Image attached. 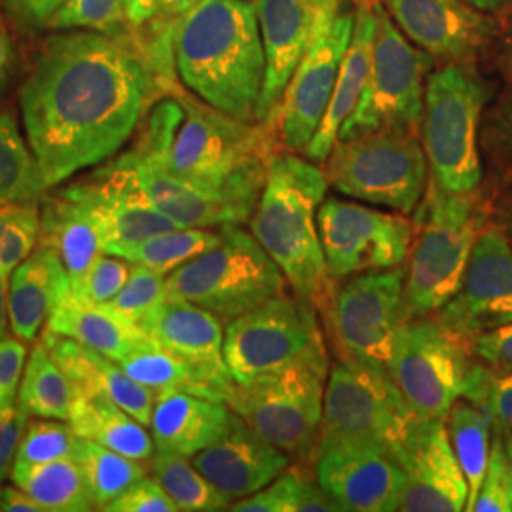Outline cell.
Segmentation results:
<instances>
[{
  "label": "cell",
  "mask_w": 512,
  "mask_h": 512,
  "mask_svg": "<svg viewBox=\"0 0 512 512\" xmlns=\"http://www.w3.org/2000/svg\"><path fill=\"white\" fill-rule=\"evenodd\" d=\"M173 50H143L122 33L52 37L19 93L29 147L48 188L114 156L158 93H173Z\"/></svg>",
  "instance_id": "6da1fadb"
},
{
  "label": "cell",
  "mask_w": 512,
  "mask_h": 512,
  "mask_svg": "<svg viewBox=\"0 0 512 512\" xmlns=\"http://www.w3.org/2000/svg\"><path fill=\"white\" fill-rule=\"evenodd\" d=\"M181 110L158 103L133 145L171 175L203 188L260 198L272 152V124L243 122L175 90Z\"/></svg>",
  "instance_id": "7a4b0ae2"
},
{
  "label": "cell",
  "mask_w": 512,
  "mask_h": 512,
  "mask_svg": "<svg viewBox=\"0 0 512 512\" xmlns=\"http://www.w3.org/2000/svg\"><path fill=\"white\" fill-rule=\"evenodd\" d=\"M173 65L200 101L258 122L266 55L253 0H203L173 31Z\"/></svg>",
  "instance_id": "3957f363"
},
{
  "label": "cell",
  "mask_w": 512,
  "mask_h": 512,
  "mask_svg": "<svg viewBox=\"0 0 512 512\" xmlns=\"http://www.w3.org/2000/svg\"><path fill=\"white\" fill-rule=\"evenodd\" d=\"M329 181L321 167L274 152L249 228L285 275L294 294L323 310L334 291L319 236L317 211Z\"/></svg>",
  "instance_id": "277c9868"
},
{
  "label": "cell",
  "mask_w": 512,
  "mask_h": 512,
  "mask_svg": "<svg viewBox=\"0 0 512 512\" xmlns=\"http://www.w3.org/2000/svg\"><path fill=\"white\" fill-rule=\"evenodd\" d=\"M414 245L404 277L406 321L442 310L458 293L488 213L475 194H452L427 184L414 211Z\"/></svg>",
  "instance_id": "5b68a950"
},
{
  "label": "cell",
  "mask_w": 512,
  "mask_h": 512,
  "mask_svg": "<svg viewBox=\"0 0 512 512\" xmlns=\"http://www.w3.org/2000/svg\"><path fill=\"white\" fill-rule=\"evenodd\" d=\"M492 86L475 63H450L429 74L421 110V145L429 179L452 194H475L482 184L478 131Z\"/></svg>",
  "instance_id": "8992f818"
},
{
  "label": "cell",
  "mask_w": 512,
  "mask_h": 512,
  "mask_svg": "<svg viewBox=\"0 0 512 512\" xmlns=\"http://www.w3.org/2000/svg\"><path fill=\"white\" fill-rule=\"evenodd\" d=\"M215 247L165 275L167 298L211 311L222 323L255 310L287 291L274 258L241 224L220 226Z\"/></svg>",
  "instance_id": "52a82bcc"
},
{
  "label": "cell",
  "mask_w": 512,
  "mask_h": 512,
  "mask_svg": "<svg viewBox=\"0 0 512 512\" xmlns=\"http://www.w3.org/2000/svg\"><path fill=\"white\" fill-rule=\"evenodd\" d=\"M327 351L232 385L226 404L260 437L296 461H315L329 378Z\"/></svg>",
  "instance_id": "ba28073f"
},
{
  "label": "cell",
  "mask_w": 512,
  "mask_h": 512,
  "mask_svg": "<svg viewBox=\"0 0 512 512\" xmlns=\"http://www.w3.org/2000/svg\"><path fill=\"white\" fill-rule=\"evenodd\" d=\"M325 175L329 186L348 198L414 215L429 184L420 131L384 128L338 139Z\"/></svg>",
  "instance_id": "9c48e42d"
},
{
  "label": "cell",
  "mask_w": 512,
  "mask_h": 512,
  "mask_svg": "<svg viewBox=\"0 0 512 512\" xmlns=\"http://www.w3.org/2000/svg\"><path fill=\"white\" fill-rule=\"evenodd\" d=\"M418 420L387 368L340 359L330 366L317 448L374 444L397 458Z\"/></svg>",
  "instance_id": "30bf717a"
},
{
  "label": "cell",
  "mask_w": 512,
  "mask_h": 512,
  "mask_svg": "<svg viewBox=\"0 0 512 512\" xmlns=\"http://www.w3.org/2000/svg\"><path fill=\"white\" fill-rule=\"evenodd\" d=\"M374 10L376 35L365 90L338 139H353L384 128L420 131L425 78L435 61L412 46L380 2L374 4Z\"/></svg>",
  "instance_id": "8fae6325"
},
{
  "label": "cell",
  "mask_w": 512,
  "mask_h": 512,
  "mask_svg": "<svg viewBox=\"0 0 512 512\" xmlns=\"http://www.w3.org/2000/svg\"><path fill=\"white\" fill-rule=\"evenodd\" d=\"M471 365V344L427 315L401 327L387 372L418 418L446 420L463 395Z\"/></svg>",
  "instance_id": "7c38bea8"
},
{
  "label": "cell",
  "mask_w": 512,
  "mask_h": 512,
  "mask_svg": "<svg viewBox=\"0 0 512 512\" xmlns=\"http://www.w3.org/2000/svg\"><path fill=\"white\" fill-rule=\"evenodd\" d=\"M327 351L317 308L298 294H279L232 319L224 330V361L236 384Z\"/></svg>",
  "instance_id": "4fadbf2b"
},
{
  "label": "cell",
  "mask_w": 512,
  "mask_h": 512,
  "mask_svg": "<svg viewBox=\"0 0 512 512\" xmlns=\"http://www.w3.org/2000/svg\"><path fill=\"white\" fill-rule=\"evenodd\" d=\"M403 264L351 275L321 310L340 359L387 368L404 317Z\"/></svg>",
  "instance_id": "5bb4252c"
},
{
  "label": "cell",
  "mask_w": 512,
  "mask_h": 512,
  "mask_svg": "<svg viewBox=\"0 0 512 512\" xmlns=\"http://www.w3.org/2000/svg\"><path fill=\"white\" fill-rule=\"evenodd\" d=\"M332 281L401 266L414 241V222L361 203L327 198L317 211Z\"/></svg>",
  "instance_id": "9a60e30c"
},
{
  "label": "cell",
  "mask_w": 512,
  "mask_h": 512,
  "mask_svg": "<svg viewBox=\"0 0 512 512\" xmlns=\"http://www.w3.org/2000/svg\"><path fill=\"white\" fill-rule=\"evenodd\" d=\"M355 12L332 0L317 23L310 48L298 63L277 107L279 139L291 152H304L319 128L348 50Z\"/></svg>",
  "instance_id": "2e32d148"
},
{
  "label": "cell",
  "mask_w": 512,
  "mask_h": 512,
  "mask_svg": "<svg viewBox=\"0 0 512 512\" xmlns=\"http://www.w3.org/2000/svg\"><path fill=\"white\" fill-rule=\"evenodd\" d=\"M435 317L469 344L512 323V245L494 222L478 234L458 293Z\"/></svg>",
  "instance_id": "e0dca14e"
},
{
  "label": "cell",
  "mask_w": 512,
  "mask_h": 512,
  "mask_svg": "<svg viewBox=\"0 0 512 512\" xmlns=\"http://www.w3.org/2000/svg\"><path fill=\"white\" fill-rule=\"evenodd\" d=\"M410 42L442 65L475 63L499 37L492 14L469 0H385Z\"/></svg>",
  "instance_id": "ac0fdd59"
},
{
  "label": "cell",
  "mask_w": 512,
  "mask_h": 512,
  "mask_svg": "<svg viewBox=\"0 0 512 512\" xmlns=\"http://www.w3.org/2000/svg\"><path fill=\"white\" fill-rule=\"evenodd\" d=\"M315 478L340 511H399L404 471L397 458L374 444H329L317 448Z\"/></svg>",
  "instance_id": "d6986e66"
},
{
  "label": "cell",
  "mask_w": 512,
  "mask_h": 512,
  "mask_svg": "<svg viewBox=\"0 0 512 512\" xmlns=\"http://www.w3.org/2000/svg\"><path fill=\"white\" fill-rule=\"evenodd\" d=\"M444 421L420 418L397 452L404 471L399 511H465L469 486Z\"/></svg>",
  "instance_id": "ffe728a7"
},
{
  "label": "cell",
  "mask_w": 512,
  "mask_h": 512,
  "mask_svg": "<svg viewBox=\"0 0 512 512\" xmlns=\"http://www.w3.org/2000/svg\"><path fill=\"white\" fill-rule=\"evenodd\" d=\"M139 327L192 366L211 399L226 403L234 380L224 361V327L215 313L186 300L165 298Z\"/></svg>",
  "instance_id": "44dd1931"
},
{
  "label": "cell",
  "mask_w": 512,
  "mask_h": 512,
  "mask_svg": "<svg viewBox=\"0 0 512 512\" xmlns=\"http://www.w3.org/2000/svg\"><path fill=\"white\" fill-rule=\"evenodd\" d=\"M266 55L258 122L272 124L294 71L310 48L319 18L332 0H253Z\"/></svg>",
  "instance_id": "7402d4cb"
},
{
  "label": "cell",
  "mask_w": 512,
  "mask_h": 512,
  "mask_svg": "<svg viewBox=\"0 0 512 512\" xmlns=\"http://www.w3.org/2000/svg\"><path fill=\"white\" fill-rule=\"evenodd\" d=\"M148 200L183 228H220L253 217L260 198L188 183L137 148L124 154Z\"/></svg>",
  "instance_id": "603a6c76"
},
{
  "label": "cell",
  "mask_w": 512,
  "mask_h": 512,
  "mask_svg": "<svg viewBox=\"0 0 512 512\" xmlns=\"http://www.w3.org/2000/svg\"><path fill=\"white\" fill-rule=\"evenodd\" d=\"M84 183L92 194L109 255L122 256L145 239L183 228L148 200L124 154Z\"/></svg>",
  "instance_id": "cb8c5ba5"
},
{
  "label": "cell",
  "mask_w": 512,
  "mask_h": 512,
  "mask_svg": "<svg viewBox=\"0 0 512 512\" xmlns=\"http://www.w3.org/2000/svg\"><path fill=\"white\" fill-rule=\"evenodd\" d=\"M40 207V239L61 258L73 296H78L93 262L105 253V236L92 194L84 181L69 184Z\"/></svg>",
  "instance_id": "d4e9b609"
},
{
  "label": "cell",
  "mask_w": 512,
  "mask_h": 512,
  "mask_svg": "<svg viewBox=\"0 0 512 512\" xmlns=\"http://www.w3.org/2000/svg\"><path fill=\"white\" fill-rule=\"evenodd\" d=\"M207 480L238 501L274 482L291 467V456L260 437L236 414L222 439L192 458Z\"/></svg>",
  "instance_id": "484cf974"
},
{
  "label": "cell",
  "mask_w": 512,
  "mask_h": 512,
  "mask_svg": "<svg viewBox=\"0 0 512 512\" xmlns=\"http://www.w3.org/2000/svg\"><path fill=\"white\" fill-rule=\"evenodd\" d=\"M42 344L48 348L55 363L67 374L78 393H99L124 408L129 416L150 427L158 395L143 384L135 382L128 372L73 338L44 330Z\"/></svg>",
  "instance_id": "4316f807"
},
{
  "label": "cell",
  "mask_w": 512,
  "mask_h": 512,
  "mask_svg": "<svg viewBox=\"0 0 512 512\" xmlns=\"http://www.w3.org/2000/svg\"><path fill=\"white\" fill-rule=\"evenodd\" d=\"M236 412L219 399L188 391H165L156 399L150 433L156 450L194 458L222 439Z\"/></svg>",
  "instance_id": "83f0119b"
},
{
  "label": "cell",
  "mask_w": 512,
  "mask_h": 512,
  "mask_svg": "<svg viewBox=\"0 0 512 512\" xmlns=\"http://www.w3.org/2000/svg\"><path fill=\"white\" fill-rule=\"evenodd\" d=\"M71 291L67 270L52 247L38 243L10 275L6 285L8 321L14 336L35 342L52 311Z\"/></svg>",
  "instance_id": "f1b7e54d"
},
{
  "label": "cell",
  "mask_w": 512,
  "mask_h": 512,
  "mask_svg": "<svg viewBox=\"0 0 512 512\" xmlns=\"http://www.w3.org/2000/svg\"><path fill=\"white\" fill-rule=\"evenodd\" d=\"M376 35V10L372 2H359L355 10L353 33L349 40L348 50L342 59L338 80L330 97L329 107L315 131L304 154L311 162H327L332 148L338 141L340 129L346 124L351 112L357 107L363 90L366 76L370 69L372 44Z\"/></svg>",
  "instance_id": "f546056e"
},
{
  "label": "cell",
  "mask_w": 512,
  "mask_h": 512,
  "mask_svg": "<svg viewBox=\"0 0 512 512\" xmlns=\"http://www.w3.org/2000/svg\"><path fill=\"white\" fill-rule=\"evenodd\" d=\"M46 330L73 338L116 363L148 338L141 327L114 313L105 304L80 300L73 293L52 311Z\"/></svg>",
  "instance_id": "4dcf8cb0"
},
{
  "label": "cell",
  "mask_w": 512,
  "mask_h": 512,
  "mask_svg": "<svg viewBox=\"0 0 512 512\" xmlns=\"http://www.w3.org/2000/svg\"><path fill=\"white\" fill-rule=\"evenodd\" d=\"M69 423L80 439L93 440L128 458L148 461L156 452L147 425L105 395L78 393Z\"/></svg>",
  "instance_id": "1f68e13d"
},
{
  "label": "cell",
  "mask_w": 512,
  "mask_h": 512,
  "mask_svg": "<svg viewBox=\"0 0 512 512\" xmlns=\"http://www.w3.org/2000/svg\"><path fill=\"white\" fill-rule=\"evenodd\" d=\"M10 478L46 512L95 511L92 494L76 459H55L48 463L16 461Z\"/></svg>",
  "instance_id": "d6a6232c"
},
{
  "label": "cell",
  "mask_w": 512,
  "mask_h": 512,
  "mask_svg": "<svg viewBox=\"0 0 512 512\" xmlns=\"http://www.w3.org/2000/svg\"><path fill=\"white\" fill-rule=\"evenodd\" d=\"M78 389L38 340L29 351L19 385L18 404L35 418L69 421Z\"/></svg>",
  "instance_id": "836d02e7"
},
{
  "label": "cell",
  "mask_w": 512,
  "mask_h": 512,
  "mask_svg": "<svg viewBox=\"0 0 512 512\" xmlns=\"http://www.w3.org/2000/svg\"><path fill=\"white\" fill-rule=\"evenodd\" d=\"M446 421L452 448L456 452V458L469 486V499L465 511H471L488 469L494 440V423L482 408H478L476 404L463 397H459L458 401L452 404Z\"/></svg>",
  "instance_id": "e575fe53"
},
{
  "label": "cell",
  "mask_w": 512,
  "mask_h": 512,
  "mask_svg": "<svg viewBox=\"0 0 512 512\" xmlns=\"http://www.w3.org/2000/svg\"><path fill=\"white\" fill-rule=\"evenodd\" d=\"M46 190L33 148L27 147L12 114L0 112V203L42 202Z\"/></svg>",
  "instance_id": "d590c367"
},
{
  "label": "cell",
  "mask_w": 512,
  "mask_h": 512,
  "mask_svg": "<svg viewBox=\"0 0 512 512\" xmlns=\"http://www.w3.org/2000/svg\"><path fill=\"white\" fill-rule=\"evenodd\" d=\"M234 512H342L325 494L317 478L302 465H291L256 494L241 497L230 505Z\"/></svg>",
  "instance_id": "8d00e7d4"
},
{
  "label": "cell",
  "mask_w": 512,
  "mask_h": 512,
  "mask_svg": "<svg viewBox=\"0 0 512 512\" xmlns=\"http://www.w3.org/2000/svg\"><path fill=\"white\" fill-rule=\"evenodd\" d=\"M150 461L152 476L175 501L179 511H230L234 499L222 494L211 480H207L192 463V459L156 450Z\"/></svg>",
  "instance_id": "74e56055"
},
{
  "label": "cell",
  "mask_w": 512,
  "mask_h": 512,
  "mask_svg": "<svg viewBox=\"0 0 512 512\" xmlns=\"http://www.w3.org/2000/svg\"><path fill=\"white\" fill-rule=\"evenodd\" d=\"M73 459L80 465L95 509L99 511H103L112 499L128 490L133 482L147 476V467L143 465L145 461L128 458L107 446L80 437Z\"/></svg>",
  "instance_id": "f35d334b"
},
{
  "label": "cell",
  "mask_w": 512,
  "mask_h": 512,
  "mask_svg": "<svg viewBox=\"0 0 512 512\" xmlns=\"http://www.w3.org/2000/svg\"><path fill=\"white\" fill-rule=\"evenodd\" d=\"M118 365L122 366L135 382L152 389L156 395L165 391H188L209 397L194 368L175 353L162 348L150 336L137 348L131 349Z\"/></svg>",
  "instance_id": "ab89813d"
},
{
  "label": "cell",
  "mask_w": 512,
  "mask_h": 512,
  "mask_svg": "<svg viewBox=\"0 0 512 512\" xmlns=\"http://www.w3.org/2000/svg\"><path fill=\"white\" fill-rule=\"evenodd\" d=\"M220 232L211 228H177L145 239L124 253L131 264H141L160 274H171L188 260L202 255L219 243Z\"/></svg>",
  "instance_id": "60d3db41"
},
{
  "label": "cell",
  "mask_w": 512,
  "mask_h": 512,
  "mask_svg": "<svg viewBox=\"0 0 512 512\" xmlns=\"http://www.w3.org/2000/svg\"><path fill=\"white\" fill-rule=\"evenodd\" d=\"M40 202L0 203V279L10 275L35 251L40 239Z\"/></svg>",
  "instance_id": "b9f144b4"
},
{
  "label": "cell",
  "mask_w": 512,
  "mask_h": 512,
  "mask_svg": "<svg viewBox=\"0 0 512 512\" xmlns=\"http://www.w3.org/2000/svg\"><path fill=\"white\" fill-rule=\"evenodd\" d=\"M461 397L482 408L494 429L512 433V370L473 361Z\"/></svg>",
  "instance_id": "7bdbcfd3"
},
{
  "label": "cell",
  "mask_w": 512,
  "mask_h": 512,
  "mask_svg": "<svg viewBox=\"0 0 512 512\" xmlns=\"http://www.w3.org/2000/svg\"><path fill=\"white\" fill-rule=\"evenodd\" d=\"M126 25L122 0H65L44 29L122 33Z\"/></svg>",
  "instance_id": "ee69618b"
},
{
  "label": "cell",
  "mask_w": 512,
  "mask_h": 512,
  "mask_svg": "<svg viewBox=\"0 0 512 512\" xmlns=\"http://www.w3.org/2000/svg\"><path fill=\"white\" fill-rule=\"evenodd\" d=\"M165 298H167L165 275L156 270H150L147 266L133 264V270L129 274L126 285L105 306L139 327L148 315L164 302Z\"/></svg>",
  "instance_id": "f6af8a7d"
},
{
  "label": "cell",
  "mask_w": 512,
  "mask_h": 512,
  "mask_svg": "<svg viewBox=\"0 0 512 512\" xmlns=\"http://www.w3.org/2000/svg\"><path fill=\"white\" fill-rule=\"evenodd\" d=\"M76 444L78 435L69 421L38 418L27 423L16 461L48 463L55 459L73 458Z\"/></svg>",
  "instance_id": "bcb514c9"
},
{
  "label": "cell",
  "mask_w": 512,
  "mask_h": 512,
  "mask_svg": "<svg viewBox=\"0 0 512 512\" xmlns=\"http://www.w3.org/2000/svg\"><path fill=\"white\" fill-rule=\"evenodd\" d=\"M471 511L512 512L511 471H509V461L505 454L503 433L499 429H494L488 469Z\"/></svg>",
  "instance_id": "7dc6e473"
},
{
  "label": "cell",
  "mask_w": 512,
  "mask_h": 512,
  "mask_svg": "<svg viewBox=\"0 0 512 512\" xmlns=\"http://www.w3.org/2000/svg\"><path fill=\"white\" fill-rule=\"evenodd\" d=\"M131 270L133 266L126 258L103 253L93 262L90 272L86 275L84 287L76 298L93 304H109L126 285Z\"/></svg>",
  "instance_id": "c3c4849f"
},
{
  "label": "cell",
  "mask_w": 512,
  "mask_h": 512,
  "mask_svg": "<svg viewBox=\"0 0 512 512\" xmlns=\"http://www.w3.org/2000/svg\"><path fill=\"white\" fill-rule=\"evenodd\" d=\"M107 512H179L175 501L167 495L160 482L152 476H143L133 482L103 509Z\"/></svg>",
  "instance_id": "681fc988"
},
{
  "label": "cell",
  "mask_w": 512,
  "mask_h": 512,
  "mask_svg": "<svg viewBox=\"0 0 512 512\" xmlns=\"http://www.w3.org/2000/svg\"><path fill=\"white\" fill-rule=\"evenodd\" d=\"M484 145L497 158L512 164V78L486 116Z\"/></svg>",
  "instance_id": "f907efd6"
},
{
  "label": "cell",
  "mask_w": 512,
  "mask_h": 512,
  "mask_svg": "<svg viewBox=\"0 0 512 512\" xmlns=\"http://www.w3.org/2000/svg\"><path fill=\"white\" fill-rule=\"evenodd\" d=\"M27 355L25 342L16 336L0 340V412L16 404Z\"/></svg>",
  "instance_id": "816d5d0a"
},
{
  "label": "cell",
  "mask_w": 512,
  "mask_h": 512,
  "mask_svg": "<svg viewBox=\"0 0 512 512\" xmlns=\"http://www.w3.org/2000/svg\"><path fill=\"white\" fill-rule=\"evenodd\" d=\"M27 423L29 414L19 404L0 412V484L12 475Z\"/></svg>",
  "instance_id": "f5cc1de1"
},
{
  "label": "cell",
  "mask_w": 512,
  "mask_h": 512,
  "mask_svg": "<svg viewBox=\"0 0 512 512\" xmlns=\"http://www.w3.org/2000/svg\"><path fill=\"white\" fill-rule=\"evenodd\" d=\"M471 353L490 368L512 370V323L475 336L471 340Z\"/></svg>",
  "instance_id": "db71d44e"
},
{
  "label": "cell",
  "mask_w": 512,
  "mask_h": 512,
  "mask_svg": "<svg viewBox=\"0 0 512 512\" xmlns=\"http://www.w3.org/2000/svg\"><path fill=\"white\" fill-rule=\"evenodd\" d=\"M65 0H6L10 12L27 27H46Z\"/></svg>",
  "instance_id": "11a10c76"
},
{
  "label": "cell",
  "mask_w": 512,
  "mask_h": 512,
  "mask_svg": "<svg viewBox=\"0 0 512 512\" xmlns=\"http://www.w3.org/2000/svg\"><path fill=\"white\" fill-rule=\"evenodd\" d=\"M0 512H46L31 495L16 484L0 486Z\"/></svg>",
  "instance_id": "9f6ffc18"
},
{
  "label": "cell",
  "mask_w": 512,
  "mask_h": 512,
  "mask_svg": "<svg viewBox=\"0 0 512 512\" xmlns=\"http://www.w3.org/2000/svg\"><path fill=\"white\" fill-rule=\"evenodd\" d=\"M16 71V50L8 31L0 25V97L8 92Z\"/></svg>",
  "instance_id": "6f0895ef"
},
{
  "label": "cell",
  "mask_w": 512,
  "mask_h": 512,
  "mask_svg": "<svg viewBox=\"0 0 512 512\" xmlns=\"http://www.w3.org/2000/svg\"><path fill=\"white\" fill-rule=\"evenodd\" d=\"M124 2V12L128 18L131 29L145 27L152 19L156 18L160 10L158 0H122Z\"/></svg>",
  "instance_id": "680465c9"
},
{
  "label": "cell",
  "mask_w": 512,
  "mask_h": 512,
  "mask_svg": "<svg viewBox=\"0 0 512 512\" xmlns=\"http://www.w3.org/2000/svg\"><path fill=\"white\" fill-rule=\"evenodd\" d=\"M494 224L501 228L505 238L509 239L512 245V194L505 200H501L494 213Z\"/></svg>",
  "instance_id": "91938a15"
},
{
  "label": "cell",
  "mask_w": 512,
  "mask_h": 512,
  "mask_svg": "<svg viewBox=\"0 0 512 512\" xmlns=\"http://www.w3.org/2000/svg\"><path fill=\"white\" fill-rule=\"evenodd\" d=\"M501 67L512 78V16H509L503 27V50H501Z\"/></svg>",
  "instance_id": "94428289"
},
{
  "label": "cell",
  "mask_w": 512,
  "mask_h": 512,
  "mask_svg": "<svg viewBox=\"0 0 512 512\" xmlns=\"http://www.w3.org/2000/svg\"><path fill=\"white\" fill-rule=\"evenodd\" d=\"M160 8L169 12L171 16H186L192 8H196L203 0H158Z\"/></svg>",
  "instance_id": "6125c7cd"
},
{
  "label": "cell",
  "mask_w": 512,
  "mask_h": 512,
  "mask_svg": "<svg viewBox=\"0 0 512 512\" xmlns=\"http://www.w3.org/2000/svg\"><path fill=\"white\" fill-rule=\"evenodd\" d=\"M8 327H10V321H8V306H6V285L0 279V340L8 336Z\"/></svg>",
  "instance_id": "be15d7a7"
},
{
  "label": "cell",
  "mask_w": 512,
  "mask_h": 512,
  "mask_svg": "<svg viewBox=\"0 0 512 512\" xmlns=\"http://www.w3.org/2000/svg\"><path fill=\"white\" fill-rule=\"evenodd\" d=\"M469 2L488 14H497L512 4V0H469Z\"/></svg>",
  "instance_id": "e7e4bbea"
},
{
  "label": "cell",
  "mask_w": 512,
  "mask_h": 512,
  "mask_svg": "<svg viewBox=\"0 0 512 512\" xmlns=\"http://www.w3.org/2000/svg\"><path fill=\"white\" fill-rule=\"evenodd\" d=\"M503 444H505V454H507V461H509V471H511L512 480V433H503Z\"/></svg>",
  "instance_id": "03108f58"
},
{
  "label": "cell",
  "mask_w": 512,
  "mask_h": 512,
  "mask_svg": "<svg viewBox=\"0 0 512 512\" xmlns=\"http://www.w3.org/2000/svg\"><path fill=\"white\" fill-rule=\"evenodd\" d=\"M361 2H372V4H376V2H380V0H361Z\"/></svg>",
  "instance_id": "003e7915"
}]
</instances>
